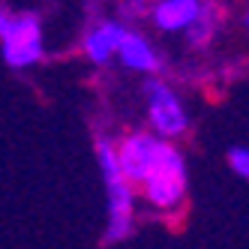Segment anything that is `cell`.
<instances>
[{"instance_id":"10","label":"cell","mask_w":249,"mask_h":249,"mask_svg":"<svg viewBox=\"0 0 249 249\" xmlns=\"http://www.w3.org/2000/svg\"><path fill=\"white\" fill-rule=\"evenodd\" d=\"M12 15H15V12H12V9H9L6 3H3V0H0V36H3V30L9 27V21H12Z\"/></svg>"},{"instance_id":"1","label":"cell","mask_w":249,"mask_h":249,"mask_svg":"<svg viewBox=\"0 0 249 249\" xmlns=\"http://www.w3.org/2000/svg\"><path fill=\"white\" fill-rule=\"evenodd\" d=\"M93 156H96V168L102 177V189H105V228H102V243L114 246L123 243L132 231L138 219V192L135 186L123 177L117 165V147H114V135L111 132H96L93 138Z\"/></svg>"},{"instance_id":"2","label":"cell","mask_w":249,"mask_h":249,"mask_svg":"<svg viewBox=\"0 0 249 249\" xmlns=\"http://www.w3.org/2000/svg\"><path fill=\"white\" fill-rule=\"evenodd\" d=\"M114 147H117V165L135 189L159 174L186 165V153L180 150V144L162 141L147 129H126L114 135Z\"/></svg>"},{"instance_id":"11","label":"cell","mask_w":249,"mask_h":249,"mask_svg":"<svg viewBox=\"0 0 249 249\" xmlns=\"http://www.w3.org/2000/svg\"><path fill=\"white\" fill-rule=\"evenodd\" d=\"M243 30H246V33H249V9H246V12H243Z\"/></svg>"},{"instance_id":"9","label":"cell","mask_w":249,"mask_h":249,"mask_svg":"<svg viewBox=\"0 0 249 249\" xmlns=\"http://www.w3.org/2000/svg\"><path fill=\"white\" fill-rule=\"evenodd\" d=\"M225 165L237 180L249 183V144H231L225 150Z\"/></svg>"},{"instance_id":"3","label":"cell","mask_w":249,"mask_h":249,"mask_svg":"<svg viewBox=\"0 0 249 249\" xmlns=\"http://www.w3.org/2000/svg\"><path fill=\"white\" fill-rule=\"evenodd\" d=\"M141 102H144V129L162 141H180L189 135L192 117L186 111L183 96L177 93V87L162 78H141Z\"/></svg>"},{"instance_id":"8","label":"cell","mask_w":249,"mask_h":249,"mask_svg":"<svg viewBox=\"0 0 249 249\" xmlns=\"http://www.w3.org/2000/svg\"><path fill=\"white\" fill-rule=\"evenodd\" d=\"M219 21H222V9L216 6V0H207V6L201 12V18L195 21V27L186 33V45L189 48H207L219 33Z\"/></svg>"},{"instance_id":"4","label":"cell","mask_w":249,"mask_h":249,"mask_svg":"<svg viewBox=\"0 0 249 249\" xmlns=\"http://www.w3.org/2000/svg\"><path fill=\"white\" fill-rule=\"evenodd\" d=\"M48 54L45 48V27L36 12H15L9 27L0 36V57L15 72L39 66Z\"/></svg>"},{"instance_id":"7","label":"cell","mask_w":249,"mask_h":249,"mask_svg":"<svg viewBox=\"0 0 249 249\" xmlns=\"http://www.w3.org/2000/svg\"><path fill=\"white\" fill-rule=\"evenodd\" d=\"M207 0H150L144 21L159 36H186L201 18Z\"/></svg>"},{"instance_id":"6","label":"cell","mask_w":249,"mask_h":249,"mask_svg":"<svg viewBox=\"0 0 249 249\" xmlns=\"http://www.w3.org/2000/svg\"><path fill=\"white\" fill-rule=\"evenodd\" d=\"M129 21H123L120 15H99L81 33V54L84 60L96 69H108L117 60V45L123 39V30Z\"/></svg>"},{"instance_id":"5","label":"cell","mask_w":249,"mask_h":249,"mask_svg":"<svg viewBox=\"0 0 249 249\" xmlns=\"http://www.w3.org/2000/svg\"><path fill=\"white\" fill-rule=\"evenodd\" d=\"M114 63L123 66L132 75L153 78V75H162L165 57H162V51H159L156 39L150 36L147 30H141L138 24H126L123 39L117 45V60Z\"/></svg>"}]
</instances>
